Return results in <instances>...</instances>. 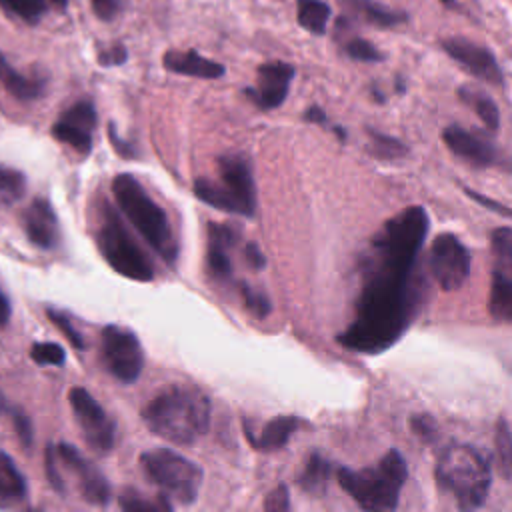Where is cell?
<instances>
[{"label":"cell","instance_id":"cell-1","mask_svg":"<svg viewBox=\"0 0 512 512\" xmlns=\"http://www.w3.org/2000/svg\"><path fill=\"white\" fill-rule=\"evenodd\" d=\"M428 226V212L422 206H408L372 236L362 258L354 320L336 336L344 348L378 354L394 346L410 328L426 298L418 254Z\"/></svg>","mask_w":512,"mask_h":512},{"label":"cell","instance_id":"cell-2","mask_svg":"<svg viewBox=\"0 0 512 512\" xmlns=\"http://www.w3.org/2000/svg\"><path fill=\"white\" fill-rule=\"evenodd\" d=\"M210 400L190 386H170L142 410L148 430L166 442L184 446L202 438L210 426Z\"/></svg>","mask_w":512,"mask_h":512},{"label":"cell","instance_id":"cell-3","mask_svg":"<svg viewBox=\"0 0 512 512\" xmlns=\"http://www.w3.org/2000/svg\"><path fill=\"white\" fill-rule=\"evenodd\" d=\"M434 476L438 486L462 510L480 508L492 486L488 458L470 444H452L436 460Z\"/></svg>","mask_w":512,"mask_h":512},{"label":"cell","instance_id":"cell-4","mask_svg":"<svg viewBox=\"0 0 512 512\" xmlns=\"http://www.w3.org/2000/svg\"><path fill=\"white\" fill-rule=\"evenodd\" d=\"M338 484L364 510L386 512L394 510L400 500V490L408 478V466L398 450H388L376 466L370 468H338Z\"/></svg>","mask_w":512,"mask_h":512},{"label":"cell","instance_id":"cell-5","mask_svg":"<svg viewBox=\"0 0 512 512\" xmlns=\"http://www.w3.org/2000/svg\"><path fill=\"white\" fill-rule=\"evenodd\" d=\"M112 194L124 216L168 264L178 258V242L170 228L166 212L150 198L144 186L132 174H118L112 180Z\"/></svg>","mask_w":512,"mask_h":512},{"label":"cell","instance_id":"cell-6","mask_svg":"<svg viewBox=\"0 0 512 512\" xmlns=\"http://www.w3.org/2000/svg\"><path fill=\"white\" fill-rule=\"evenodd\" d=\"M220 182L208 178H198L194 182V194L204 204H210L218 210L254 216L256 212V186L252 170L246 158L238 154H226L218 158Z\"/></svg>","mask_w":512,"mask_h":512},{"label":"cell","instance_id":"cell-7","mask_svg":"<svg viewBox=\"0 0 512 512\" xmlns=\"http://www.w3.org/2000/svg\"><path fill=\"white\" fill-rule=\"evenodd\" d=\"M96 238L104 260L114 272L136 282L154 280L152 260L138 246V242L126 230L124 222L108 202L102 206V222Z\"/></svg>","mask_w":512,"mask_h":512},{"label":"cell","instance_id":"cell-8","mask_svg":"<svg viewBox=\"0 0 512 512\" xmlns=\"http://www.w3.org/2000/svg\"><path fill=\"white\" fill-rule=\"evenodd\" d=\"M140 466L148 480L168 498L180 504L196 502L204 474L202 468L186 456L170 448L148 450L140 456Z\"/></svg>","mask_w":512,"mask_h":512},{"label":"cell","instance_id":"cell-9","mask_svg":"<svg viewBox=\"0 0 512 512\" xmlns=\"http://www.w3.org/2000/svg\"><path fill=\"white\" fill-rule=\"evenodd\" d=\"M70 408L76 416V424L84 442L96 454H108L116 442V424L106 414V410L98 404V400L84 388H72L70 394Z\"/></svg>","mask_w":512,"mask_h":512},{"label":"cell","instance_id":"cell-10","mask_svg":"<svg viewBox=\"0 0 512 512\" xmlns=\"http://www.w3.org/2000/svg\"><path fill=\"white\" fill-rule=\"evenodd\" d=\"M102 360L106 370L120 382L132 384L140 378L144 354L134 332L122 326H106L102 330Z\"/></svg>","mask_w":512,"mask_h":512},{"label":"cell","instance_id":"cell-11","mask_svg":"<svg viewBox=\"0 0 512 512\" xmlns=\"http://www.w3.org/2000/svg\"><path fill=\"white\" fill-rule=\"evenodd\" d=\"M430 272L442 290H458L470 274V252L450 232L434 238L430 248Z\"/></svg>","mask_w":512,"mask_h":512},{"label":"cell","instance_id":"cell-12","mask_svg":"<svg viewBox=\"0 0 512 512\" xmlns=\"http://www.w3.org/2000/svg\"><path fill=\"white\" fill-rule=\"evenodd\" d=\"M56 456L60 464L76 478V488L82 500L94 506H106L110 502L112 490L106 476L90 460H86L78 448L68 442H60L56 444Z\"/></svg>","mask_w":512,"mask_h":512},{"label":"cell","instance_id":"cell-13","mask_svg":"<svg viewBox=\"0 0 512 512\" xmlns=\"http://www.w3.org/2000/svg\"><path fill=\"white\" fill-rule=\"evenodd\" d=\"M440 46L454 62H458L464 70H468L478 80H484V82L494 84V86L504 84L502 70H500L494 54L486 46L476 44V42H472L470 38H464V36L442 38Z\"/></svg>","mask_w":512,"mask_h":512},{"label":"cell","instance_id":"cell-14","mask_svg":"<svg viewBox=\"0 0 512 512\" xmlns=\"http://www.w3.org/2000/svg\"><path fill=\"white\" fill-rule=\"evenodd\" d=\"M296 68L282 60L264 62L258 66L256 72V86L246 88V96L260 108V110H274L284 104Z\"/></svg>","mask_w":512,"mask_h":512},{"label":"cell","instance_id":"cell-15","mask_svg":"<svg viewBox=\"0 0 512 512\" xmlns=\"http://www.w3.org/2000/svg\"><path fill=\"white\" fill-rule=\"evenodd\" d=\"M96 128V108L90 100L72 104L52 126V136L80 154L92 150V138Z\"/></svg>","mask_w":512,"mask_h":512},{"label":"cell","instance_id":"cell-16","mask_svg":"<svg viewBox=\"0 0 512 512\" xmlns=\"http://www.w3.org/2000/svg\"><path fill=\"white\" fill-rule=\"evenodd\" d=\"M442 140L454 156L462 158L464 162L476 168H492L502 164V156L498 148L492 146V142L460 124L446 126L442 130Z\"/></svg>","mask_w":512,"mask_h":512},{"label":"cell","instance_id":"cell-17","mask_svg":"<svg viewBox=\"0 0 512 512\" xmlns=\"http://www.w3.org/2000/svg\"><path fill=\"white\" fill-rule=\"evenodd\" d=\"M22 226L28 240L34 246L48 250L56 244V236H58L56 214L48 200L34 198L22 214Z\"/></svg>","mask_w":512,"mask_h":512},{"label":"cell","instance_id":"cell-18","mask_svg":"<svg viewBox=\"0 0 512 512\" xmlns=\"http://www.w3.org/2000/svg\"><path fill=\"white\" fill-rule=\"evenodd\" d=\"M488 312L496 322H512V260H494Z\"/></svg>","mask_w":512,"mask_h":512},{"label":"cell","instance_id":"cell-19","mask_svg":"<svg viewBox=\"0 0 512 512\" xmlns=\"http://www.w3.org/2000/svg\"><path fill=\"white\" fill-rule=\"evenodd\" d=\"M162 64L168 72L194 76V78H208V80L220 78L226 72V68L220 62L210 60L198 54L196 50H168L162 56Z\"/></svg>","mask_w":512,"mask_h":512},{"label":"cell","instance_id":"cell-20","mask_svg":"<svg viewBox=\"0 0 512 512\" xmlns=\"http://www.w3.org/2000/svg\"><path fill=\"white\" fill-rule=\"evenodd\" d=\"M236 244V232L226 224H208V270L216 280H228L232 276V262L228 250Z\"/></svg>","mask_w":512,"mask_h":512},{"label":"cell","instance_id":"cell-21","mask_svg":"<svg viewBox=\"0 0 512 512\" xmlns=\"http://www.w3.org/2000/svg\"><path fill=\"white\" fill-rule=\"evenodd\" d=\"M338 4L354 18L376 28H396L408 20L406 12L392 10L376 0H338Z\"/></svg>","mask_w":512,"mask_h":512},{"label":"cell","instance_id":"cell-22","mask_svg":"<svg viewBox=\"0 0 512 512\" xmlns=\"http://www.w3.org/2000/svg\"><path fill=\"white\" fill-rule=\"evenodd\" d=\"M28 484L14 460L0 450V508H12L26 500Z\"/></svg>","mask_w":512,"mask_h":512},{"label":"cell","instance_id":"cell-23","mask_svg":"<svg viewBox=\"0 0 512 512\" xmlns=\"http://www.w3.org/2000/svg\"><path fill=\"white\" fill-rule=\"evenodd\" d=\"M0 84L4 86V90L20 100V102H30L42 96L44 92V82L38 78H30L22 72H18L0 52Z\"/></svg>","mask_w":512,"mask_h":512},{"label":"cell","instance_id":"cell-24","mask_svg":"<svg viewBox=\"0 0 512 512\" xmlns=\"http://www.w3.org/2000/svg\"><path fill=\"white\" fill-rule=\"evenodd\" d=\"M300 426V420L292 414L288 416H276L270 422L264 424V428L260 430V436H246L252 446L256 450L262 452H272V450H280L288 444V440L292 438V434L296 432V428Z\"/></svg>","mask_w":512,"mask_h":512},{"label":"cell","instance_id":"cell-25","mask_svg":"<svg viewBox=\"0 0 512 512\" xmlns=\"http://www.w3.org/2000/svg\"><path fill=\"white\" fill-rule=\"evenodd\" d=\"M68 0H0V8L26 24H38L52 8L64 10Z\"/></svg>","mask_w":512,"mask_h":512},{"label":"cell","instance_id":"cell-26","mask_svg":"<svg viewBox=\"0 0 512 512\" xmlns=\"http://www.w3.org/2000/svg\"><path fill=\"white\" fill-rule=\"evenodd\" d=\"M458 98L474 110V114L482 120V124L488 130H498L500 128V112L496 102L482 90L474 88V86H460L458 88Z\"/></svg>","mask_w":512,"mask_h":512},{"label":"cell","instance_id":"cell-27","mask_svg":"<svg viewBox=\"0 0 512 512\" xmlns=\"http://www.w3.org/2000/svg\"><path fill=\"white\" fill-rule=\"evenodd\" d=\"M330 470H332L330 462L324 456H320L318 452H312L306 458L304 468L298 474L296 482L308 494H322L326 490V484H328V478H330Z\"/></svg>","mask_w":512,"mask_h":512},{"label":"cell","instance_id":"cell-28","mask_svg":"<svg viewBox=\"0 0 512 512\" xmlns=\"http://www.w3.org/2000/svg\"><path fill=\"white\" fill-rule=\"evenodd\" d=\"M328 18H330V6L324 0H298L296 2V20L306 32H310L314 36L326 34Z\"/></svg>","mask_w":512,"mask_h":512},{"label":"cell","instance_id":"cell-29","mask_svg":"<svg viewBox=\"0 0 512 512\" xmlns=\"http://www.w3.org/2000/svg\"><path fill=\"white\" fill-rule=\"evenodd\" d=\"M26 192V176L20 170L0 164V206L16 204Z\"/></svg>","mask_w":512,"mask_h":512},{"label":"cell","instance_id":"cell-30","mask_svg":"<svg viewBox=\"0 0 512 512\" xmlns=\"http://www.w3.org/2000/svg\"><path fill=\"white\" fill-rule=\"evenodd\" d=\"M120 508L128 510V512H154V510H172V504L168 502V496L160 492V496H156V500H146L140 492L126 488L120 498Z\"/></svg>","mask_w":512,"mask_h":512},{"label":"cell","instance_id":"cell-31","mask_svg":"<svg viewBox=\"0 0 512 512\" xmlns=\"http://www.w3.org/2000/svg\"><path fill=\"white\" fill-rule=\"evenodd\" d=\"M342 42V50L346 52L348 58L356 60V62H382L384 54L368 40L360 38V36H346V38H338Z\"/></svg>","mask_w":512,"mask_h":512},{"label":"cell","instance_id":"cell-32","mask_svg":"<svg viewBox=\"0 0 512 512\" xmlns=\"http://www.w3.org/2000/svg\"><path fill=\"white\" fill-rule=\"evenodd\" d=\"M494 444H496V458H498V466H500L502 474L512 476V432L504 418H500L496 422Z\"/></svg>","mask_w":512,"mask_h":512},{"label":"cell","instance_id":"cell-33","mask_svg":"<svg viewBox=\"0 0 512 512\" xmlns=\"http://www.w3.org/2000/svg\"><path fill=\"white\" fill-rule=\"evenodd\" d=\"M370 138H372V152L382 158V160H392V158H400L408 152V148L404 146V142H400L398 138H392L388 134L376 132V130H368Z\"/></svg>","mask_w":512,"mask_h":512},{"label":"cell","instance_id":"cell-34","mask_svg":"<svg viewBox=\"0 0 512 512\" xmlns=\"http://www.w3.org/2000/svg\"><path fill=\"white\" fill-rule=\"evenodd\" d=\"M30 356L40 366H62L66 360V352L56 342H36L30 348Z\"/></svg>","mask_w":512,"mask_h":512},{"label":"cell","instance_id":"cell-35","mask_svg":"<svg viewBox=\"0 0 512 512\" xmlns=\"http://www.w3.org/2000/svg\"><path fill=\"white\" fill-rule=\"evenodd\" d=\"M240 294H242V298H244V304H246V308L254 314V316H258V318H266L268 314H270V300H268V296L262 292V290H256V288H252V286H248V284H240Z\"/></svg>","mask_w":512,"mask_h":512},{"label":"cell","instance_id":"cell-36","mask_svg":"<svg viewBox=\"0 0 512 512\" xmlns=\"http://www.w3.org/2000/svg\"><path fill=\"white\" fill-rule=\"evenodd\" d=\"M46 314H48V318L52 320V324L66 336V340H68L74 348H78V350L84 348V342H82V338H80V332L74 328L72 320H70L66 314H62L60 310H54V308H48Z\"/></svg>","mask_w":512,"mask_h":512},{"label":"cell","instance_id":"cell-37","mask_svg":"<svg viewBox=\"0 0 512 512\" xmlns=\"http://www.w3.org/2000/svg\"><path fill=\"white\" fill-rule=\"evenodd\" d=\"M46 476H48V482L54 490H58L60 494L66 492V484H64V476L60 472V462H58V456H56V446L54 444H48L46 448Z\"/></svg>","mask_w":512,"mask_h":512},{"label":"cell","instance_id":"cell-38","mask_svg":"<svg viewBox=\"0 0 512 512\" xmlns=\"http://www.w3.org/2000/svg\"><path fill=\"white\" fill-rule=\"evenodd\" d=\"M126 56H128L126 46L120 42H114L108 48L98 52V64L100 66H120L126 62Z\"/></svg>","mask_w":512,"mask_h":512},{"label":"cell","instance_id":"cell-39","mask_svg":"<svg viewBox=\"0 0 512 512\" xmlns=\"http://www.w3.org/2000/svg\"><path fill=\"white\" fill-rule=\"evenodd\" d=\"M290 508V496H288V488L284 484L276 486L264 500V510L268 512H284Z\"/></svg>","mask_w":512,"mask_h":512},{"label":"cell","instance_id":"cell-40","mask_svg":"<svg viewBox=\"0 0 512 512\" xmlns=\"http://www.w3.org/2000/svg\"><path fill=\"white\" fill-rule=\"evenodd\" d=\"M10 414H12V422H14V428H16V434H18L20 442H22L24 446H30V444H32V436H34L30 418H28L22 410H18V408L10 410Z\"/></svg>","mask_w":512,"mask_h":512},{"label":"cell","instance_id":"cell-41","mask_svg":"<svg viewBox=\"0 0 512 512\" xmlns=\"http://www.w3.org/2000/svg\"><path fill=\"white\" fill-rule=\"evenodd\" d=\"M410 426L414 430V434L426 438V440H432L436 436V424H434V418L428 416V414H418V416H412L410 418Z\"/></svg>","mask_w":512,"mask_h":512},{"label":"cell","instance_id":"cell-42","mask_svg":"<svg viewBox=\"0 0 512 512\" xmlns=\"http://www.w3.org/2000/svg\"><path fill=\"white\" fill-rule=\"evenodd\" d=\"M90 4L100 20H112L118 16L122 0H90Z\"/></svg>","mask_w":512,"mask_h":512},{"label":"cell","instance_id":"cell-43","mask_svg":"<svg viewBox=\"0 0 512 512\" xmlns=\"http://www.w3.org/2000/svg\"><path fill=\"white\" fill-rule=\"evenodd\" d=\"M464 192H466L474 202H478V204H482V206H486V208H490V210H494V212H498V214H502V216L512 218V210H506V206H502V204H498V202H494V200H490V198H486V196H482V194H478V192H474V190H470V188H466V186H464Z\"/></svg>","mask_w":512,"mask_h":512},{"label":"cell","instance_id":"cell-44","mask_svg":"<svg viewBox=\"0 0 512 512\" xmlns=\"http://www.w3.org/2000/svg\"><path fill=\"white\" fill-rule=\"evenodd\" d=\"M244 254H246V262H248V266H250V268L260 270V268H264V266H266V258H264L262 250L258 248V244L248 242V244H246V248H244Z\"/></svg>","mask_w":512,"mask_h":512},{"label":"cell","instance_id":"cell-45","mask_svg":"<svg viewBox=\"0 0 512 512\" xmlns=\"http://www.w3.org/2000/svg\"><path fill=\"white\" fill-rule=\"evenodd\" d=\"M304 120L314 122V124H326V122H328L326 112H324L320 106H310V108L304 112Z\"/></svg>","mask_w":512,"mask_h":512},{"label":"cell","instance_id":"cell-46","mask_svg":"<svg viewBox=\"0 0 512 512\" xmlns=\"http://www.w3.org/2000/svg\"><path fill=\"white\" fill-rule=\"evenodd\" d=\"M10 318V302L6 298V294L0 290V326H4Z\"/></svg>","mask_w":512,"mask_h":512},{"label":"cell","instance_id":"cell-47","mask_svg":"<svg viewBox=\"0 0 512 512\" xmlns=\"http://www.w3.org/2000/svg\"><path fill=\"white\" fill-rule=\"evenodd\" d=\"M0 412H10V408H8L6 398H4V394H2V392H0Z\"/></svg>","mask_w":512,"mask_h":512},{"label":"cell","instance_id":"cell-48","mask_svg":"<svg viewBox=\"0 0 512 512\" xmlns=\"http://www.w3.org/2000/svg\"><path fill=\"white\" fill-rule=\"evenodd\" d=\"M438 2H442V4H446V6H448V4H454V0H438Z\"/></svg>","mask_w":512,"mask_h":512}]
</instances>
